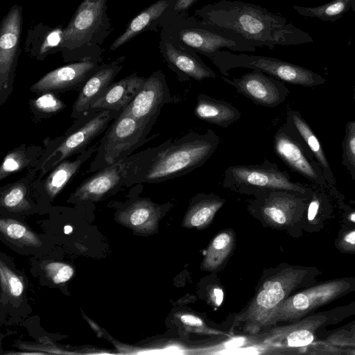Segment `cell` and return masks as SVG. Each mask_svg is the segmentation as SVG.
<instances>
[{
  "instance_id": "obj_37",
  "label": "cell",
  "mask_w": 355,
  "mask_h": 355,
  "mask_svg": "<svg viewBox=\"0 0 355 355\" xmlns=\"http://www.w3.org/2000/svg\"><path fill=\"white\" fill-rule=\"evenodd\" d=\"M1 275L3 284L6 286L12 295L18 297L22 293V282L16 275L3 267L1 269Z\"/></svg>"
},
{
  "instance_id": "obj_1",
  "label": "cell",
  "mask_w": 355,
  "mask_h": 355,
  "mask_svg": "<svg viewBox=\"0 0 355 355\" xmlns=\"http://www.w3.org/2000/svg\"><path fill=\"white\" fill-rule=\"evenodd\" d=\"M204 22L241 36L255 47L298 45L313 42L306 32L288 23L279 14L259 5L241 1L221 0L194 12Z\"/></svg>"
},
{
  "instance_id": "obj_35",
  "label": "cell",
  "mask_w": 355,
  "mask_h": 355,
  "mask_svg": "<svg viewBox=\"0 0 355 355\" xmlns=\"http://www.w3.org/2000/svg\"><path fill=\"white\" fill-rule=\"evenodd\" d=\"M327 341L331 345L355 347V324L349 329H342L332 334Z\"/></svg>"
},
{
  "instance_id": "obj_27",
  "label": "cell",
  "mask_w": 355,
  "mask_h": 355,
  "mask_svg": "<svg viewBox=\"0 0 355 355\" xmlns=\"http://www.w3.org/2000/svg\"><path fill=\"white\" fill-rule=\"evenodd\" d=\"M293 7L302 16L318 18L324 21L334 22L342 17L350 8L355 13L354 0H332L318 6L294 5Z\"/></svg>"
},
{
  "instance_id": "obj_46",
  "label": "cell",
  "mask_w": 355,
  "mask_h": 355,
  "mask_svg": "<svg viewBox=\"0 0 355 355\" xmlns=\"http://www.w3.org/2000/svg\"><path fill=\"white\" fill-rule=\"evenodd\" d=\"M354 101H355V88H354Z\"/></svg>"
},
{
  "instance_id": "obj_40",
  "label": "cell",
  "mask_w": 355,
  "mask_h": 355,
  "mask_svg": "<svg viewBox=\"0 0 355 355\" xmlns=\"http://www.w3.org/2000/svg\"><path fill=\"white\" fill-rule=\"evenodd\" d=\"M176 317L184 327L194 329L196 331H202L205 329L203 321L198 316L190 313H180Z\"/></svg>"
},
{
  "instance_id": "obj_5",
  "label": "cell",
  "mask_w": 355,
  "mask_h": 355,
  "mask_svg": "<svg viewBox=\"0 0 355 355\" xmlns=\"http://www.w3.org/2000/svg\"><path fill=\"white\" fill-rule=\"evenodd\" d=\"M179 44L208 58L223 48L237 52H253L256 47L241 36L207 24L196 16L177 18L162 28Z\"/></svg>"
},
{
  "instance_id": "obj_15",
  "label": "cell",
  "mask_w": 355,
  "mask_h": 355,
  "mask_svg": "<svg viewBox=\"0 0 355 355\" xmlns=\"http://www.w3.org/2000/svg\"><path fill=\"white\" fill-rule=\"evenodd\" d=\"M221 78L254 103L263 107L277 106L288 94L287 88L278 79L257 70H252L240 78Z\"/></svg>"
},
{
  "instance_id": "obj_4",
  "label": "cell",
  "mask_w": 355,
  "mask_h": 355,
  "mask_svg": "<svg viewBox=\"0 0 355 355\" xmlns=\"http://www.w3.org/2000/svg\"><path fill=\"white\" fill-rule=\"evenodd\" d=\"M122 111L104 110L89 112L76 120L62 135L44 141V153L38 165L32 171L39 172V180L62 161L79 154L110 125Z\"/></svg>"
},
{
  "instance_id": "obj_21",
  "label": "cell",
  "mask_w": 355,
  "mask_h": 355,
  "mask_svg": "<svg viewBox=\"0 0 355 355\" xmlns=\"http://www.w3.org/2000/svg\"><path fill=\"white\" fill-rule=\"evenodd\" d=\"M274 150L291 168L316 181L318 176L315 171L304 155L301 147L284 128H279L275 135Z\"/></svg>"
},
{
  "instance_id": "obj_36",
  "label": "cell",
  "mask_w": 355,
  "mask_h": 355,
  "mask_svg": "<svg viewBox=\"0 0 355 355\" xmlns=\"http://www.w3.org/2000/svg\"><path fill=\"white\" fill-rule=\"evenodd\" d=\"M335 245L342 252L355 253V227L345 229L340 233Z\"/></svg>"
},
{
  "instance_id": "obj_14",
  "label": "cell",
  "mask_w": 355,
  "mask_h": 355,
  "mask_svg": "<svg viewBox=\"0 0 355 355\" xmlns=\"http://www.w3.org/2000/svg\"><path fill=\"white\" fill-rule=\"evenodd\" d=\"M159 49L167 66L180 82L201 81L216 77V73L196 51L179 44L163 31H161Z\"/></svg>"
},
{
  "instance_id": "obj_28",
  "label": "cell",
  "mask_w": 355,
  "mask_h": 355,
  "mask_svg": "<svg viewBox=\"0 0 355 355\" xmlns=\"http://www.w3.org/2000/svg\"><path fill=\"white\" fill-rule=\"evenodd\" d=\"M233 245L234 236L230 231H224L217 234L207 250L202 269L213 271L218 268L229 257Z\"/></svg>"
},
{
  "instance_id": "obj_44",
  "label": "cell",
  "mask_w": 355,
  "mask_h": 355,
  "mask_svg": "<svg viewBox=\"0 0 355 355\" xmlns=\"http://www.w3.org/2000/svg\"><path fill=\"white\" fill-rule=\"evenodd\" d=\"M348 221L355 223V211L351 212L347 217Z\"/></svg>"
},
{
  "instance_id": "obj_22",
  "label": "cell",
  "mask_w": 355,
  "mask_h": 355,
  "mask_svg": "<svg viewBox=\"0 0 355 355\" xmlns=\"http://www.w3.org/2000/svg\"><path fill=\"white\" fill-rule=\"evenodd\" d=\"M193 113L198 119L222 128L232 125L241 116L232 104L202 93L197 97Z\"/></svg>"
},
{
  "instance_id": "obj_16",
  "label": "cell",
  "mask_w": 355,
  "mask_h": 355,
  "mask_svg": "<svg viewBox=\"0 0 355 355\" xmlns=\"http://www.w3.org/2000/svg\"><path fill=\"white\" fill-rule=\"evenodd\" d=\"M327 321L324 315H316L288 325L272 328L264 343L271 347L305 352V349L314 343L318 329Z\"/></svg>"
},
{
  "instance_id": "obj_26",
  "label": "cell",
  "mask_w": 355,
  "mask_h": 355,
  "mask_svg": "<svg viewBox=\"0 0 355 355\" xmlns=\"http://www.w3.org/2000/svg\"><path fill=\"white\" fill-rule=\"evenodd\" d=\"M44 153V148L22 144L8 152L0 166V180L26 168H35Z\"/></svg>"
},
{
  "instance_id": "obj_43",
  "label": "cell",
  "mask_w": 355,
  "mask_h": 355,
  "mask_svg": "<svg viewBox=\"0 0 355 355\" xmlns=\"http://www.w3.org/2000/svg\"><path fill=\"white\" fill-rule=\"evenodd\" d=\"M223 297V291L220 288H214L210 293V298L213 302V304L216 306H219Z\"/></svg>"
},
{
  "instance_id": "obj_47",
  "label": "cell",
  "mask_w": 355,
  "mask_h": 355,
  "mask_svg": "<svg viewBox=\"0 0 355 355\" xmlns=\"http://www.w3.org/2000/svg\"><path fill=\"white\" fill-rule=\"evenodd\" d=\"M354 1H355V0H354Z\"/></svg>"
},
{
  "instance_id": "obj_9",
  "label": "cell",
  "mask_w": 355,
  "mask_h": 355,
  "mask_svg": "<svg viewBox=\"0 0 355 355\" xmlns=\"http://www.w3.org/2000/svg\"><path fill=\"white\" fill-rule=\"evenodd\" d=\"M223 185L242 193L253 194L259 191L306 193L302 185L293 182L286 173L281 171L275 163L267 159L260 164L229 166L224 172Z\"/></svg>"
},
{
  "instance_id": "obj_12",
  "label": "cell",
  "mask_w": 355,
  "mask_h": 355,
  "mask_svg": "<svg viewBox=\"0 0 355 355\" xmlns=\"http://www.w3.org/2000/svg\"><path fill=\"white\" fill-rule=\"evenodd\" d=\"M178 101L171 95L165 74L158 70L146 78L135 97L121 113L154 125L163 106Z\"/></svg>"
},
{
  "instance_id": "obj_45",
  "label": "cell",
  "mask_w": 355,
  "mask_h": 355,
  "mask_svg": "<svg viewBox=\"0 0 355 355\" xmlns=\"http://www.w3.org/2000/svg\"><path fill=\"white\" fill-rule=\"evenodd\" d=\"M73 229L71 226H65L64 227V233L65 234H69L72 232Z\"/></svg>"
},
{
  "instance_id": "obj_25",
  "label": "cell",
  "mask_w": 355,
  "mask_h": 355,
  "mask_svg": "<svg viewBox=\"0 0 355 355\" xmlns=\"http://www.w3.org/2000/svg\"><path fill=\"white\" fill-rule=\"evenodd\" d=\"M225 202V199L214 193L196 195L191 200L184 215L182 226L187 228H205L210 224Z\"/></svg>"
},
{
  "instance_id": "obj_33",
  "label": "cell",
  "mask_w": 355,
  "mask_h": 355,
  "mask_svg": "<svg viewBox=\"0 0 355 355\" xmlns=\"http://www.w3.org/2000/svg\"><path fill=\"white\" fill-rule=\"evenodd\" d=\"M198 0H173L172 3L164 12L159 27L162 28L171 21L188 16V10Z\"/></svg>"
},
{
  "instance_id": "obj_24",
  "label": "cell",
  "mask_w": 355,
  "mask_h": 355,
  "mask_svg": "<svg viewBox=\"0 0 355 355\" xmlns=\"http://www.w3.org/2000/svg\"><path fill=\"white\" fill-rule=\"evenodd\" d=\"M99 142L78 154L75 159H66L51 169L42 182L45 192L55 197L77 173L82 164L97 150Z\"/></svg>"
},
{
  "instance_id": "obj_41",
  "label": "cell",
  "mask_w": 355,
  "mask_h": 355,
  "mask_svg": "<svg viewBox=\"0 0 355 355\" xmlns=\"http://www.w3.org/2000/svg\"><path fill=\"white\" fill-rule=\"evenodd\" d=\"M1 221L6 225L5 232L11 239H21L27 232L26 227L17 222L7 220Z\"/></svg>"
},
{
  "instance_id": "obj_6",
  "label": "cell",
  "mask_w": 355,
  "mask_h": 355,
  "mask_svg": "<svg viewBox=\"0 0 355 355\" xmlns=\"http://www.w3.org/2000/svg\"><path fill=\"white\" fill-rule=\"evenodd\" d=\"M153 126L121 113L106 129L87 171L95 173L132 155L156 136L148 137Z\"/></svg>"
},
{
  "instance_id": "obj_18",
  "label": "cell",
  "mask_w": 355,
  "mask_h": 355,
  "mask_svg": "<svg viewBox=\"0 0 355 355\" xmlns=\"http://www.w3.org/2000/svg\"><path fill=\"white\" fill-rule=\"evenodd\" d=\"M105 7L106 0H84L64 30L62 44L74 48L86 42L99 27Z\"/></svg>"
},
{
  "instance_id": "obj_38",
  "label": "cell",
  "mask_w": 355,
  "mask_h": 355,
  "mask_svg": "<svg viewBox=\"0 0 355 355\" xmlns=\"http://www.w3.org/2000/svg\"><path fill=\"white\" fill-rule=\"evenodd\" d=\"M345 154L355 173V122H349L347 125Z\"/></svg>"
},
{
  "instance_id": "obj_2",
  "label": "cell",
  "mask_w": 355,
  "mask_h": 355,
  "mask_svg": "<svg viewBox=\"0 0 355 355\" xmlns=\"http://www.w3.org/2000/svg\"><path fill=\"white\" fill-rule=\"evenodd\" d=\"M220 137L212 130L191 131L146 149V158L130 186L159 183L185 175L204 165L218 148Z\"/></svg>"
},
{
  "instance_id": "obj_42",
  "label": "cell",
  "mask_w": 355,
  "mask_h": 355,
  "mask_svg": "<svg viewBox=\"0 0 355 355\" xmlns=\"http://www.w3.org/2000/svg\"><path fill=\"white\" fill-rule=\"evenodd\" d=\"M320 207V201L315 196L310 201L306 209V218L309 224H316Z\"/></svg>"
},
{
  "instance_id": "obj_10",
  "label": "cell",
  "mask_w": 355,
  "mask_h": 355,
  "mask_svg": "<svg viewBox=\"0 0 355 355\" xmlns=\"http://www.w3.org/2000/svg\"><path fill=\"white\" fill-rule=\"evenodd\" d=\"M146 155V149L95 172L76 188L71 198L76 201L99 200L121 186H130Z\"/></svg>"
},
{
  "instance_id": "obj_7",
  "label": "cell",
  "mask_w": 355,
  "mask_h": 355,
  "mask_svg": "<svg viewBox=\"0 0 355 355\" xmlns=\"http://www.w3.org/2000/svg\"><path fill=\"white\" fill-rule=\"evenodd\" d=\"M224 76L236 68H247L262 71L290 84L312 87L324 83L318 74L304 67L264 55L235 54L227 51H217L208 57Z\"/></svg>"
},
{
  "instance_id": "obj_29",
  "label": "cell",
  "mask_w": 355,
  "mask_h": 355,
  "mask_svg": "<svg viewBox=\"0 0 355 355\" xmlns=\"http://www.w3.org/2000/svg\"><path fill=\"white\" fill-rule=\"evenodd\" d=\"M170 205L166 204L163 208V206L154 204L148 199L140 200L132 204L129 209V220L134 226L146 225L149 227H153L157 224L164 208Z\"/></svg>"
},
{
  "instance_id": "obj_19",
  "label": "cell",
  "mask_w": 355,
  "mask_h": 355,
  "mask_svg": "<svg viewBox=\"0 0 355 355\" xmlns=\"http://www.w3.org/2000/svg\"><path fill=\"white\" fill-rule=\"evenodd\" d=\"M121 68L122 64L116 61L98 67L80 89L71 116L76 120L85 116L90 106L112 83Z\"/></svg>"
},
{
  "instance_id": "obj_17",
  "label": "cell",
  "mask_w": 355,
  "mask_h": 355,
  "mask_svg": "<svg viewBox=\"0 0 355 355\" xmlns=\"http://www.w3.org/2000/svg\"><path fill=\"white\" fill-rule=\"evenodd\" d=\"M99 67L96 61L84 60L49 71L32 85L30 90L37 94L61 93L80 89Z\"/></svg>"
},
{
  "instance_id": "obj_11",
  "label": "cell",
  "mask_w": 355,
  "mask_h": 355,
  "mask_svg": "<svg viewBox=\"0 0 355 355\" xmlns=\"http://www.w3.org/2000/svg\"><path fill=\"white\" fill-rule=\"evenodd\" d=\"M22 8L13 6L3 17L0 30V105L12 92L22 25Z\"/></svg>"
},
{
  "instance_id": "obj_23",
  "label": "cell",
  "mask_w": 355,
  "mask_h": 355,
  "mask_svg": "<svg viewBox=\"0 0 355 355\" xmlns=\"http://www.w3.org/2000/svg\"><path fill=\"white\" fill-rule=\"evenodd\" d=\"M173 0H158L141 10L128 24L127 28L112 44L114 51L147 30L157 31L161 19Z\"/></svg>"
},
{
  "instance_id": "obj_30",
  "label": "cell",
  "mask_w": 355,
  "mask_h": 355,
  "mask_svg": "<svg viewBox=\"0 0 355 355\" xmlns=\"http://www.w3.org/2000/svg\"><path fill=\"white\" fill-rule=\"evenodd\" d=\"M288 116L293 126L301 135L305 143L313 152L320 164L327 169H329V163L325 157L322 148L315 134L302 116L295 111L291 110Z\"/></svg>"
},
{
  "instance_id": "obj_3",
  "label": "cell",
  "mask_w": 355,
  "mask_h": 355,
  "mask_svg": "<svg viewBox=\"0 0 355 355\" xmlns=\"http://www.w3.org/2000/svg\"><path fill=\"white\" fill-rule=\"evenodd\" d=\"M321 272L315 267L288 266L268 278L237 321L244 322V330L257 334L268 327L277 308L295 291L314 284Z\"/></svg>"
},
{
  "instance_id": "obj_31",
  "label": "cell",
  "mask_w": 355,
  "mask_h": 355,
  "mask_svg": "<svg viewBox=\"0 0 355 355\" xmlns=\"http://www.w3.org/2000/svg\"><path fill=\"white\" fill-rule=\"evenodd\" d=\"M28 178L21 180L1 188V201L3 206L7 208H18L26 204L27 193L26 183Z\"/></svg>"
},
{
  "instance_id": "obj_8",
  "label": "cell",
  "mask_w": 355,
  "mask_h": 355,
  "mask_svg": "<svg viewBox=\"0 0 355 355\" xmlns=\"http://www.w3.org/2000/svg\"><path fill=\"white\" fill-rule=\"evenodd\" d=\"M355 290V278L343 277L314 284L287 297L272 315L268 326L295 322Z\"/></svg>"
},
{
  "instance_id": "obj_39",
  "label": "cell",
  "mask_w": 355,
  "mask_h": 355,
  "mask_svg": "<svg viewBox=\"0 0 355 355\" xmlns=\"http://www.w3.org/2000/svg\"><path fill=\"white\" fill-rule=\"evenodd\" d=\"M63 32L60 28L51 31L45 37L40 48V54H44L51 49L62 44Z\"/></svg>"
},
{
  "instance_id": "obj_34",
  "label": "cell",
  "mask_w": 355,
  "mask_h": 355,
  "mask_svg": "<svg viewBox=\"0 0 355 355\" xmlns=\"http://www.w3.org/2000/svg\"><path fill=\"white\" fill-rule=\"evenodd\" d=\"M47 275L55 284L68 281L73 275V268L64 263L53 262L46 266Z\"/></svg>"
},
{
  "instance_id": "obj_32",
  "label": "cell",
  "mask_w": 355,
  "mask_h": 355,
  "mask_svg": "<svg viewBox=\"0 0 355 355\" xmlns=\"http://www.w3.org/2000/svg\"><path fill=\"white\" fill-rule=\"evenodd\" d=\"M36 98L30 101L31 107L34 112L40 116L55 114L62 110L66 105L53 92L40 94Z\"/></svg>"
},
{
  "instance_id": "obj_13",
  "label": "cell",
  "mask_w": 355,
  "mask_h": 355,
  "mask_svg": "<svg viewBox=\"0 0 355 355\" xmlns=\"http://www.w3.org/2000/svg\"><path fill=\"white\" fill-rule=\"evenodd\" d=\"M253 207L259 209L268 223L277 227H288L300 220L306 205L298 194L286 191H259L253 193Z\"/></svg>"
},
{
  "instance_id": "obj_20",
  "label": "cell",
  "mask_w": 355,
  "mask_h": 355,
  "mask_svg": "<svg viewBox=\"0 0 355 355\" xmlns=\"http://www.w3.org/2000/svg\"><path fill=\"white\" fill-rule=\"evenodd\" d=\"M146 78L132 73L112 82L90 106L88 113L98 110L122 111L135 97Z\"/></svg>"
}]
</instances>
